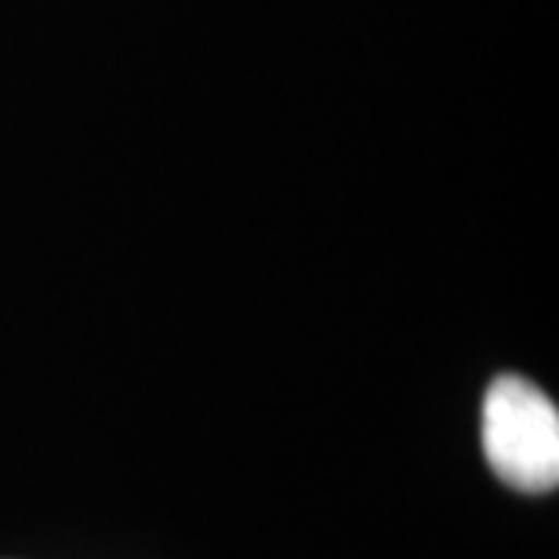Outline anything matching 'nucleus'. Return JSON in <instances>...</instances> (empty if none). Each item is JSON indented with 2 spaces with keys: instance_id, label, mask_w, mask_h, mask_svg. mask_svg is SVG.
<instances>
[{
  "instance_id": "1",
  "label": "nucleus",
  "mask_w": 559,
  "mask_h": 559,
  "mask_svg": "<svg viewBox=\"0 0 559 559\" xmlns=\"http://www.w3.org/2000/svg\"><path fill=\"white\" fill-rule=\"evenodd\" d=\"M484 454L501 484L545 495L559 484V411L538 385L501 374L484 396Z\"/></svg>"
}]
</instances>
